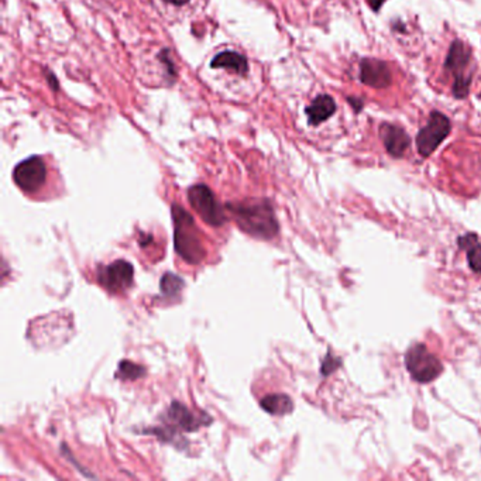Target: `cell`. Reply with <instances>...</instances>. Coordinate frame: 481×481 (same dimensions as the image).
<instances>
[{"label": "cell", "instance_id": "obj_1", "mask_svg": "<svg viewBox=\"0 0 481 481\" xmlns=\"http://www.w3.org/2000/svg\"><path fill=\"white\" fill-rule=\"evenodd\" d=\"M228 209L239 228L247 235L261 240H270L278 235L279 226L270 201L250 200L235 202L228 204Z\"/></svg>", "mask_w": 481, "mask_h": 481}, {"label": "cell", "instance_id": "obj_2", "mask_svg": "<svg viewBox=\"0 0 481 481\" xmlns=\"http://www.w3.org/2000/svg\"><path fill=\"white\" fill-rule=\"evenodd\" d=\"M173 220L175 250L180 257L189 264H200L206 256V250L193 217L182 206L173 205Z\"/></svg>", "mask_w": 481, "mask_h": 481}, {"label": "cell", "instance_id": "obj_3", "mask_svg": "<svg viewBox=\"0 0 481 481\" xmlns=\"http://www.w3.org/2000/svg\"><path fill=\"white\" fill-rule=\"evenodd\" d=\"M471 51L460 40L450 44L445 70L453 76V96L456 99H466L471 87Z\"/></svg>", "mask_w": 481, "mask_h": 481}, {"label": "cell", "instance_id": "obj_4", "mask_svg": "<svg viewBox=\"0 0 481 481\" xmlns=\"http://www.w3.org/2000/svg\"><path fill=\"white\" fill-rule=\"evenodd\" d=\"M405 365L411 377L418 383H431L443 373L442 361L422 343L408 349Z\"/></svg>", "mask_w": 481, "mask_h": 481}, {"label": "cell", "instance_id": "obj_5", "mask_svg": "<svg viewBox=\"0 0 481 481\" xmlns=\"http://www.w3.org/2000/svg\"><path fill=\"white\" fill-rule=\"evenodd\" d=\"M188 201L193 211L201 216V219L205 223L213 226V228H219L228 219L223 206L217 202L215 193L206 185L200 184L189 188Z\"/></svg>", "mask_w": 481, "mask_h": 481}, {"label": "cell", "instance_id": "obj_6", "mask_svg": "<svg viewBox=\"0 0 481 481\" xmlns=\"http://www.w3.org/2000/svg\"><path fill=\"white\" fill-rule=\"evenodd\" d=\"M451 125L447 116L442 111L434 110L425 127H422L416 134V149L420 157H429L450 134Z\"/></svg>", "mask_w": 481, "mask_h": 481}, {"label": "cell", "instance_id": "obj_7", "mask_svg": "<svg viewBox=\"0 0 481 481\" xmlns=\"http://www.w3.org/2000/svg\"><path fill=\"white\" fill-rule=\"evenodd\" d=\"M16 185L27 192H37L47 181V165L41 157H30L16 165L13 171Z\"/></svg>", "mask_w": 481, "mask_h": 481}, {"label": "cell", "instance_id": "obj_8", "mask_svg": "<svg viewBox=\"0 0 481 481\" xmlns=\"http://www.w3.org/2000/svg\"><path fill=\"white\" fill-rule=\"evenodd\" d=\"M134 270L129 261L118 260L98 270V279L110 292H119L133 284Z\"/></svg>", "mask_w": 481, "mask_h": 481}, {"label": "cell", "instance_id": "obj_9", "mask_svg": "<svg viewBox=\"0 0 481 481\" xmlns=\"http://www.w3.org/2000/svg\"><path fill=\"white\" fill-rule=\"evenodd\" d=\"M360 81L376 89L388 88L392 81L389 65L376 58H363L360 63Z\"/></svg>", "mask_w": 481, "mask_h": 481}, {"label": "cell", "instance_id": "obj_10", "mask_svg": "<svg viewBox=\"0 0 481 481\" xmlns=\"http://www.w3.org/2000/svg\"><path fill=\"white\" fill-rule=\"evenodd\" d=\"M205 418L208 416L205 415L196 416L180 403H173L171 407H169V409L167 411L168 425H171L175 429H181L184 432H195L196 429L204 427L206 422H209V420L205 422Z\"/></svg>", "mask_w": 481, "mask_h": 481}, {"label": "cell", "instance_id": "obj_11", "mask_svg": "<svg viewBox=\"0 0 481 481\" xmlns=\"http://www.w3.org/2000/svg\"><path fill=\"white\" fill-rule=\"evenodd\" d=\"M380 131L387 153L394 158L403 157L409 149L411 138L404 127L397 125H383Z\"/></svg>", "mask_w": 481, "mask_h": 481}, {"label": "cell", "instance_id": "obj_12", "mask_svg": "<svg viewBox=\"0 0 481 481\" xmlns=\"http://www.w3.org/2000/svg\"><path fill=\"white\" fill-rule=\"evenodd\" d=\"M336 111V102L329 95H319L317 96L312 103H310L305 113L308 116V123L310 126H319L321 123L330 119Z\"/></svg>", "mask_w": 481, "mask_h": 481}, {"label": "cell", "instance_id": "obj_13", "mask_svg": "<svg viewBox=\"0 0 481 481\" xmlns=\"http://www.w3.org/2000/svg\"><path fill=\"white\" fill-rule=\"evenodd\" d=\"M212 68H224L236 75L244 76L248 72V63L244 56L236 51L219 52L211 63Z\"/></svg>", "mask_w": 481, "mask_h": 481}, {"label": "cell", "instance_id": "obj_14", "mask_svg": "<svg viewBox=\"0 0 481 481\" xmlns=\"http://www.w3.org/2000/svg\"><path fill=\"white\" fill-rule=\"evenodd\" d=\"M459 246L467 253L470 268L474 272H481V243L475 233H467L459 237Z\"/></svg>", "mask_w": 481, "mask_h": 481}, {"label": "cell", "instance_id": "obj_15", "mask_svg": "<svg viewBox=\"0 0 481 481\" xmlns=\"http://www.w3.org/2000/svg\"><path fill=\"white\" fill-rule=\"evenodd\" d=\"M261 407L271 415H287L292 412L294 403L286 394H271L261 400Z\"/></svg>", "mask_w": 481, "mask_h": 481}, {"label": "cell", "instance_id": "obj_16", "mask_svg": "<svg viewBox=\"0 0 481 481\" xmlns=\"http://www.w3.org/2000/svg\"><path fill=\"white\" fill-rule=\"evenodd\" d=\"M184 286H185V282L181 277H178L173 272H168L161 279V292L168 298L175 297L182 291Z\"/></svg>", "mask_w": 481, "mask_h": 481}, {"label": "cell", "instance_id": "obj_17", "mask_svg": "<svg viewBox=\"0 0 481 481\" xmlns=\"http://www.w3.org/2000/svg\"><path fill=\"white\" fill-rule=\"evenodd\" d=\"M146 376V369L145 367H141L138 364H134L129 360H123L119 364V370H118V377L127 380V381H133V380H138L141 377Z\"/></svg>", "mask_w": 481, "mask_h": 481}, {"label": "cell", "instance_id": "obj_18", "mask_svg": "<svg viewBox=\"0 0 481 481\" xmlns=\"http://www.w3.org/2000/svg\"><path fill=\"white\" fill-rule=\"evenodd\" d=\"M158 58L161 60V63L165 65L167 68V72L169 75V78L171 79H175L177 78V71H175V65L173 63V58H171V54H169V51L167 48H164L160 55H158Z\"/></svg>", "mask_w": 481, "mask_h": 481}, {"label": "cell", "instance_id": "obj_19", "mask_svg": "<svg viewBox=\"0 0 481 481\" xmlns=\"http://www.w3.org/2000/svg\"><path fill=\"white\" fill-rule=\"evenodd\" d=\"M342 364V360L341 359H337L334 356H332L330 353H328V356L325 357L323 363H322V374L323 376H329L330 373H333L339 365Z\"/></svg>", "mask_w": 481, "mask_h": 481}, {"label": "cell", "instance_id": "obj_20", "mask_svg": "<svg viewBox=\"0 0 481 481\" xmlns=\"http://www.w3.org/2000/svg\"><path fill=\"white\" fill-rule=\"evenodd\" d=\"M44 74H45V75L48 76V79H50L48 82H50V85H51V88H52L54 91L58 89V79H56V78H55V76H54V75H52V74H51L48 70H45V71H44Z\"/></svg>", "mask_w": 481, "mask_h": 481}, {"label": "cell", "instance_id": "obj_21", "mask_svg": "<svg viewBox=\"0 0 481 481\" xmlns=\"http://www.w3.org/2000/svg\"><path fill=\"white\" fill-rule=\"evenodd\" d=\"M348 100L350 102V106L354 109V111H360L363 109V100H360L357 98H349Z\"/></svg>", "mask_w": 481, "mask_h": 481}, {"label": "cell", "instance_id": "obj_22", "mask_svg": "<svg viewBox=\"0 0 481 481\" xmlns=\"http://www.w3.org/2000/svg\"><path fill=\"white\" fill-rule=\"evenodd\" d=\"M164 2L169 3V5H174V6H184L189 2V0H164Z\"/></svg>", "mask_w": 481, "mask_h": 481}]
</instances>
